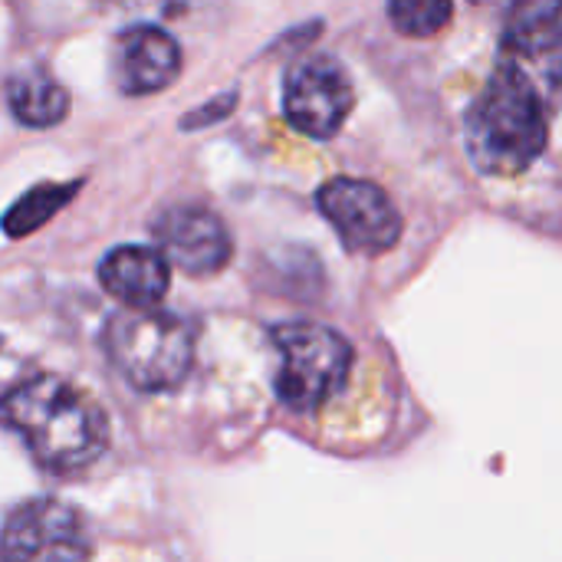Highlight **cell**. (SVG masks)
<instances>
[{"label": "cell", "mask_w": 562, "mask_h": 562, "mask_svg": "<svg viewBox=\"0 0 562 562\" xmlns=\"http://www.w3.org/2000/svg\"><path fill=\"white\" fill-rule=\"evenodd\" d=\"M7 105L13 119L26 128H49L66 119L69 95L43 69H23L7 82Z\"/></svg>", "instance_id": "12"}, {"label": "cell", "mask_w": 562, "mask_h": 562, "mask_svg": "<svg viewBox=\"0 0 562 562\" xmlns=\"http://www.w3.org/2000/svg\"><path fill=\"white\" fill-rule=\"evenodd\" d=\"M454 16V0H389V20L402 36L422 40L441 33Z\"/></svg>", "instance_id": "13"}, {"label": "cell", "mask_w": 562, "mask_h": 562, "mask_svg": "<svg viewBox=\"0 0 562 562\" xmlns=\"http://www.w3.org/2000/svg\"><path fill=\"white\" fill-rule=\"evenodd\" d=\"M468 155L494 178L524 175L547 148V109L537 82L501 59L464 122Z\"/></svg>", "instance_id": "2"}, {"label": "cell", "mask_w": 562, "mask_h": 562, "mask_svg": "<svg viewBox=\"0 0 562 562\" xmlns=\"http://www.w3.org/2000/svg\"><path fill=\"white\" fill-rule=\"evenodd\" d=\"M72 191H76V184H46V188H36V191L23 194L7 211V234L20 237V234L36 231L40 224H46L72 198Z\"/></svg>", "instance_id": "14"}, {"label": "cell", "mask_w": 562, "mask_h": 562, "mask_svg": "<svg viewBox=\"0 0 562 562\" xmlns=\"http://www.w3.org/2000/svg\"><path fill=\"white\" fill-rule=\"evenodd\" d=\"M277 395L293 412H316L339 395L352 372V346L319 323H283L273 329Z\"/></svg>", "instance_id": "4"}, {"label": "cell", "mask_w": 562, "mask_h": 562, "mask_svg": "<svg viewBox=\"0 0 562 562\" xmlns=\"http://www.w3.org/2000/svg\"><path fill=\"white\" fill-rule=\"evenodd\" d=\"M504 59L533 82L562 86V0H517L510 7Z\"/></svg>", "instance_id": "8"}, {"label": "cell", "mask_w": 562, "mask_h": 562, "mask_svg": "<svg viewBox=\"0 0 562 562\" xmlns=\"http://www.w3.org/2000/svg\"><path fill=\"white\" fill-rule=\"evenodd\" d=\"M115 372L138 392H168L181 385L194 362V329L155 306L115 313L102 336Z\"/></svg>", "instance_id": "3"}, {"label": "cell", "mask_w": 562, "mask_h": 562, "mask_svg": "<svg viewBox=\"0 0 562 562\" xmlns=\"http://www.w3.org/2000/svg\"><path fill=\"white\" fill-rule=\"evenodd\" d=\"M92 550L72 507L36 497L10 510L3 524V557L26 562L86 560Z\"/></svg>", "instance_id": "7"}, {"label": "cell", "mask_w": 562, "mask_h": 562, "mask_svg": "<svg viewBox=\"0 0 562 562\" xmlns=\"http://www.w3.org/2000/svg\"><path fill=\"white\" fill-rule=\"evenodd\" d=\"M352 105H356V89L339 59L319 53L300 59L286 72L283 112L296 132L326 142L346 125Z\"/></svg>", "instance_id": "6"}, {"label": "cell", "mask_w": 562, "mask_h": 562, "mask_svg": "<svg viewBox=\"0 0 562 562\" xmlns=\"http://www.w3.org/2000/svg\"><path fill=\"white\" fill-rule=\"evenodd\" d=\"M181 76L178 43L151 23H135L115 40V82L125 95H151Z\"/></svg>", "instance_id": "10"}, {"label": "cell", "mask_w": 562, "mask_h": 562, "mask_svg": "<svg viewBox=\"0 0 562 562\" xmlns=\"http://www.w3.org/2000/svg\"><path fill=\"white\" fill-rule=\"evenodd\" d=\"M158 250L171 260V267L207 277L217 273L231 260V234L221 217L198 204H175L161 211L151 224Z\"/></svg>", "instance_id": "9"}, {"label": "cell", "mask_w": 562, "mask_h": 562, "mask_svg": "<svg viewBox=\"0 0 562 562\" xmlns=\"http://www.w3.org/2000/svg\"><path fill=\"white\" fill-rule=\"evenodd\" d=\"M323 217L352 254H385L402 237V214L389 194L362 178H329L316 191Z\"/></svg>", "instance_id": "5"}, {"label": "cell", "mask_w": 562, "mask_h": 562, "mask_svg": "<svg viewBox=\"0 0 562 562\" xmlns=\"http://www.w3.org/2000/svg\"><path fill=\"white\" fill-rule=\"evenodd\" d=\"M3 422L49 474L86 471L109 445V422L95 398L56 375L13 385L3 398Z\"/></svg>", "instance_id": "1"}, {"label": "cell", "mask_w": 562, "mask_h": 562, "mask_svg": "<svg viewBox=\"0 0 562 562\" xmlns=\"http://www.w3.org/2000/svg\"><path fill=\"white\" fill-rule=\"evenodd\" d=\"M99 283L125 306H158L171 286V260L155 247H115L99 263Z\"/></svg>", "instance_id": "11"}]
</instances>
